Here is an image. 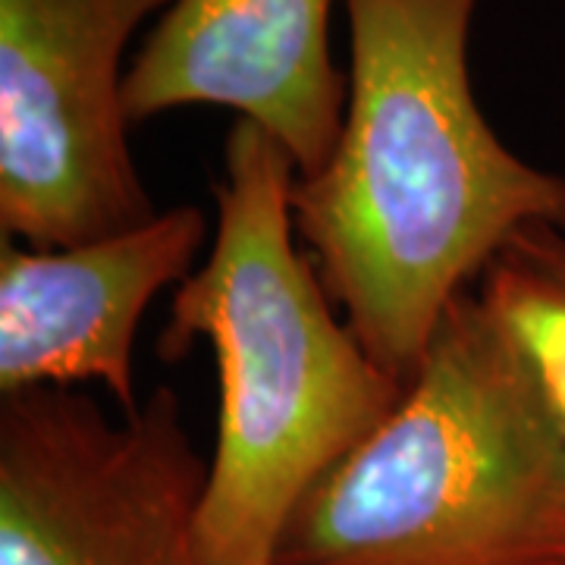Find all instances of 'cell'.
<instances>
[{"mask_svg": "<svg viewBox=\"0 0 565 565\" xmlns=\"http://www.w3.org/2000/svg\"><path fill=\"white\" fill-rule=\"evenodd\" d=\"M478 0H345L340 141L299 177L292 221L345 323L412 384L446 311L527 226L565 230V177L509 151L478 107Z\"/></svg>", "mask_w": 565, "mask_h": 565, "instance_id": "cell-1", "label": "cell"}, {"mask_svg": "<svg viewBox=\"0 0 565 565\" xmlns=\"http://www.w3.org/2000/svg\"><path fill=\"white\" fill-rule=\"evenodd\" d=\"M214 185L211 255L177 286L158 352L207 343L221 374L199 546L207 565H277L302 500L393 415L405 386L337 318L296 248L299 170L258 122L236 120Z\"/></svg>", "mask_w": 565, "mask_h": 565, "instance_id": "cell-2", "label": "cell"}, {"mask_svg": "<svg viewBox=\"0 0 565 565\" xmlns=\"http://www.w3.org/2000/svg\"><path fill=\"white\" fill-rule=\"evenodd\" d=\"M277 565H565V452L475 292L296 509Z\"/></svg>", "mask_w": 565, "mask_h": 565, "instance_id": "cell-3", "label": "cell"}, {"mask_svg": "<svg viewBox=\"0 0 565 565\" xmlns=\"http://www.w3.org/2000/svg\"><path fill=\"white\" fill-rule=\"evenodd\" d=\"M207 462L173 390L107 418L79 390L0 405V565H207Z\"/></svg>", "mask_w": 565, "mask_h": 565, "instance_id": "cell-4", "label": "cell"}, {"mask_svg": "<svg viewBox=\"0 0 565 565\" xmlns=\"http://www.w3.org/2000/svg\"><path fill=\"white\" fill-rule=\"evenodd\" d=\"M173 0H0L3 239L63 248L151 221L129 141L122 51Z\"/></svg>", "mask_w": 565, "mask_h": 565, "instance_id": "cell-5", "label": "cell"}, {"mask_svg": "<svg viewBox=\"0 0 565 565\" xmlns=\"http://www.w3.org/2000/svg\"><path fill=\"white\" fill-rule=\"evenodd\" d=\"M207 239L199 204L63 248L0 245V393L104 384L139 408L136 337L154 296L180 286Z\"/></svg>", "mask_w": 565, "mask_h": 565, "instance_id": "cell-6", "label": "cell"}, {"mask_svg": "<svg viewBox=\"0 0 565 565\" xmlns=\"http://www.w3.org/2000/svg\"><path fill=\"white\" fill-rule=\"evenodd\" d=\"M333 0H173L126 73L129 122L230 107L286 148L299 177L343 132L349 82L330 57Z\"/></svg>", "mask_w": 565, "mask_h": 565, "instance_id": "cell-7", "label": "cell"}, {"mask_svg": "<svg viewBox=\"0 0 565 565\" xmlns=\"http://www.w3.org/2000/svg\"><path fill=\"white\" fill-rule=\"evenodd\" d=\"M565 452V230L527 226L475 289Z\"/></svg>", "mask_w": 565, "mask_h": 565, "instance_id": "cell-8", "label": "cell"}]
</instances>
